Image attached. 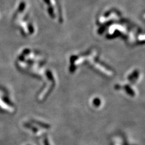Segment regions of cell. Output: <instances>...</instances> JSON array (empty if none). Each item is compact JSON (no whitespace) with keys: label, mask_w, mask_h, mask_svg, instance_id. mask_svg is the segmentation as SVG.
<instances>
[{"label":"cell","mask_w":145,"mask_h":145,"mask_svg":"<svg viewBox=\"0 0 145 145\" xmlns=\"http://www.w3.org/2000/svg\"><path fill=\"white\" fill-rule=\"evenodd\" d=\"M44 1L47 4H48V5H50V0H44Z\"/></svg>","instance_id":"cell-3"},{"label":"cell","mask_w":145,"mask_h":145,"mask_svg":"<svg viewBox=\"0 0 145 145\" xmlns=\"http://www.w3.org/2000/svg\"><path fill=\"white\" fill-rule=\"evenodd\" d=\"M48 12H49V13H50V15L51 16H53V15H54V11H53V7H48Z\"/></svg>","instance_id":"cell-1"},{"label":"cell","mask_w":145,"mask_h":145,"mask_svg":"<svg viewBox=\"0 0 145 145\" xmlns=\"http://www.w3.org/2000/svg\"><path fill=\"white\" fill-rule=\"evenodd\" d=\"M44 145H50L49 141H48V140L47 139V138H45V139L44 140Z\"/></svg>","instance_id":"cell-2"}]
</instances>
